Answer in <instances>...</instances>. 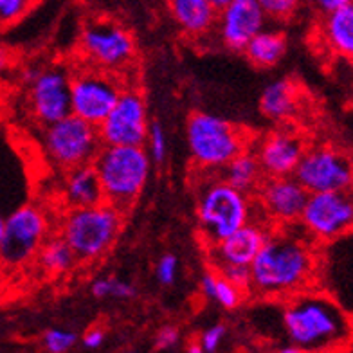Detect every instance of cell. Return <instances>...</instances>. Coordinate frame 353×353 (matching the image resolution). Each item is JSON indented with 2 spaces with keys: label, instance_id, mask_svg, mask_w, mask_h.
I'll return each mask as SVG.
<instances>
[{
  "label": "cell",
  "instance_id": "obj_38",
  "mask_svg": "<svg viewBox=\"0 0 353 353\" xmlns=\"http://www.w3.org/2000/svg\"><path fill=\"white\" fill-rule=\"evenodd\" d=\"M40 70H42V69H40V67H33V65L28 67V69H26L22 72V79H23V81H26V83L29 85V83H31V81H33L34 78H37L38 74H40Z\"/></svg>",
  "mask_w": 353,
  "mask_h": 353
},
{
  "label": "cell",
  "instance_id": "obj_7",
  "mask_svg": "<svg viewBox=\"0 0 353 353\" xmlns=\"http://www.w3.org/2000/svg\"><path fill=\"white\" fill-rule=\"evenodd\" d=\"M42 146L56 166L70 170L92 163L101 148V139L98 126L69 114L60 121L46 126Z\"/></svg>",
  "mask_w": 353,
  "mask_h": 353
},
{
  "label": "cell",
  "instance_id": "obj_25",
  "mask_svg": "<svg viewBox=\"0 0 353 353\" xmlns=\"http://www.w3.org/2000/svg\"><path fill=\"white\" fill-rule=\"evenodd\" d=\"M38 261H40V267L51 274H61V272H67L74 267V263L78 261V258L74 256L72 249L69 247V243L63 240L61 236L49 238L42 243L40 251H38Z\"/></svg>",
  "mask_w": 353,
  "mask_h": 353
},
{
  "label": "cell",
  "instance_id": "obj_5",
  "mask_svg": "<svg viewBox=\"0 0 353 353\" xmlns=\"http://www.w3.org/2000/svg\"><path fill=\"white\" fill-rule=\"evenodd\" d=\"M190 155L204 170H222L247 146L245 132L210 112H193L186 125Z\"/></svg>",
  "mask_w": 353,
  "mask_h": 353
},
{
  "label": "cell",
  "instance_id": "obj_33",
  "mask_svg": "<svg viewBox=\"0 0 353 353\" xmlns=\"http://www.w3.org/2000/svg\"><path fill=\"white\" fill-rule=\"evenodd\" d=\"M176 272H179V260L173 254H164L159 258L157 265H155V278L161 285H173L176 279Z\"/></svg>",
  "mask_w": 353,
  "mask_h": 353
},
{
  "label": "cell",
  "instance_id": "obj_10",
  "mask_svg": "<svg viewBox=\"0 0 353 353\" xmlns=\"http://www.w3.org/2000/svg\"><path fill=\"white\" fill-rule=\"evenodd\" d=\"M81 52L92 67L119 72L135 58V40L128 29L112 20H92L81 31Z\"/></svg>",
  "mask_w": 353,
  "mask_h": 353
},
{
  "label": "cell",
  "instance_id": "obj_36",
  "mask_svg": "<svg viewBox=\"0 0 353 353\" xmlns=\"http://www.w3.org/2000/svg\"><path fill=\"white\" fill-rule=\"evenodd\" d=\"M103 341H105V332H103L101 328H90V330L85 332L83 335V344L85 348L88 350L99 348L103 344Z\"/></svg>",
  "mask_w": 353,
  "mask_h": 353
},
{
  "label": "cell",
  "instance_id": "obj_18",
  "mask_svg": "<svg viewBox=\"0 0 353 353\" xmlns=\"http://www.w3.org/2000/svg\"><path fill=\"white\" fill-rule=\"evenodd\" d=\"M269 231H265L263 225L256 222H249L240 229L225 236L216 243H211L210 258L213 269L222 265H249L252 263L254 256L258 254L260 247L263 245Z\"/></svg>",
  "mask_w": 353,
  "mask_h": 353
},
{
  "label": "cell",
  "instance_id": "obj_16",
  "mask_svg": "<svg viewBox=\"0 0 353 353\" xmlns=\"http://www.w3.org/2000/svg\"><path fill=\"white\" fill-rule=\"evenodd\" d=\"M305 150V143L296 132L274 130L260 143L256 159L261 173L267 176H290L296 172Z\"/></svg>",
  "mask_w": 353,
  "mask_h": 353
},
{
  "label": "cell",
  "instance_id": "obj_13",
  "mask_svg": "<svg viewBox=\"0 0 353 353\" xmlns=\"http://www.w3.org/2000/svg\"><path fill=\"white\" fill-rule=\"evenodd\" d=\"M99 139L110 146H143L148 135V110L141 90L125 88L98 126Z\"/></svg>",
  "mask_w": 353,
  "mask_h": 353
},
{
  "label": "cell",
  "instance_id": "obj_1",
  "mask_svg": "<svg viewBox=\"0 0 353 353\" xmlns=\"http://www.w3.org/2000/svg\"><path fill=\"white\" fill-rule=\"evenodd\" d=\"M316 269V252L307 238L287 231L269 232L249 265L251 288L265 298H290L308 287Z\"/></svg>",
  "mask_w": 353,
  "mask_h": 353
},
{
  "label": "cell",
  "instance_id": "obj_28",
  "mask_svg": "<svg viewBox=\"0 0 353 353\" xmlns=\"http://www.w3.org/2000/svg\"><path fill=\"white\" fill-rule=\"evenodd\" d=\"M265 17L272 20H288L298 13L303 0H256Z\"/></svg>",
  "mask_w": 353,
  "mask_h": 353
},
{
  "label": "cell",
  "instance_id": "obj_45",
  "mask_svg": "<svg viewBox=\"0 0 353 353\" xmlns=\"http://www.w3.org/2000/svg\"><path fill=\"white\" fill-rule=\"evenodd\" d=\"M126 353H132V352H126Z\"/></svg>",
  "mask_w": 353,
  "mask_h": 353
},
{
  "label": "cell",
  "instance_id": "obj_31",
  "mask_svg": "<svg viewBox=\"0 0 353 353\" xmlns=\"http://www.w3.org/2000/svg\"><path fill=\"white\" fill-rule=\"evenodd\" d=\"M213 270H216L220 276H223L243 292L251 288V270L245 265H222V267H216Z\"/></svg>",
  "mask_w": 353,
  "mask_h": 353
},
{
  "label": "cell",
  "instance_id": "obj_23",
  "mask_svg": "<svg viewBox=\"0 0 353 353\" xmlns=\"http://www.w3.org/2000/svg\"><path fill=\"white\" fill-rule=\"evenodd\" d=\"M247 60L256 67H274L287 52V38L278 29H261L243 49Z\"/></svg>",
  "mask_w": 353,
  "mask_h": 353
},
{
  "label": "cell",
  "instance_id": "obj_43",
  "mask_svg": "<svg viewBox=\"0 0 353 353\" xmlns=\"http://www.w3.org/2000/svg\"><path fill=\"white\" fill-rule=\"evenodd\" d=\"M2 236H4V216L0 214V243H2Z\"/></svg>",
  "mask_w": 353,
  "mask_h": 353
},
{
  "label": "cell",
  "instance_id": "obj_32",
  "mask_svg": "<svg viewBox=\"0 0 353 353\" xmlns=\"http://www.w3.org/2000/svg\"><path fill=\"white\" fill-rule=\"evenodd\" d=\"M146 139L150 143V155H152V159H154L155 163H163L168 154V141L163 126L159 125V123H154L148 128Z\"/></svg>",
  "mask_w": 353,
  "mask_h": 353
},
{
  "label": "cell",
  "instance_id": "obj_21",
  "mask_svg": "<svg viewBox=\"0 0 353 353\" xmlns=\"http://www.w3.org/2000/svg\"><path fill=\"white\" fill-rule=\"evenodd\" d=\"M299 107V90L292 79H276L263 88L260 110L272 121H287Z\"/></svg>",
  "mask_w": 353,
  "mask_h": 353
},
{
  "label": "cell",
  "instance_id": "obj_12",
  "mask_svg": "<svg viewBox=\"0 0 353 353\" xmlns=\"http://www.w3.org/2000/svg\"><path fill=\"white\" fill-rule=\"evenodd\" d=\"M294 179L308 193L348 191L353 182L352 159L334 146H316L305 150Z\"/></svg>",
  "mask_w": 353,
  "mask_h": 353
},
{
  "label": "cell",
  "instance_id": "obj_22",
  "mask_svg": "<svg viewBox=\"0 0 353 353\" xmlns=\"http://www.w3.org/2000/svg\"><path fill=\"white\" fill-rule=\"evenodd\" d=\"M321 37L325 46L334 54L343 58H352L353 54V4L344 6L339 10L325 14V22L321 29Z\"/></svg>",
  "mask_w": 353,
  "mask_h": 353
},
{
  "label": "cell",
  "instance_id": "obj_3",
  "mask_svg": "<svg viewBox=\"0 0 353 353\" xmlns=\"http://www.w3.org/2000/svg\"><path fill=\"white\" fill-rule=\"evenodd\" d=\"M92 163L101 184L103 200L119 211L128 210L139 199L152 168L143 146L105 144Z\"/></svg>",
  "mask_w": 353,
  "mask_h": 353
},
{
  "label": "cell",
  "instance_id": "obj_24",
  "mask_svg": "<svg viewBox=\"0 0 353 353\" xmlns=\"http://www.w3.org/2000/svg\"><path fill=\"white\" fill-rule=\"evenodd\" d=\"M223 170V181L231 184L232 188H236L240 191H249L260 184L261 179V168L256 154L242 150L240 154L229 161Z\"/></svg>",
  "mask_w": 353,
  "mask_h": 353
},
{
  "label": "cell",
  "instance_id": "obj_2",
  "mask_svg": "<svg viewBox=\"0 0 353 353\" xmlns=\"http://www.w3.org/2000/svg\"><path fill=\"white\" fill-rule=\"evenodd\" d=\"M283 325L294 346L305 353L330 352L346 343L352 334L346 312L330 296L310 290L290 296L283 310Z\"/></svg>",
  "mask_w": 353,
  "mask_h": 353
},
{
  "label": "cell",
  "instance_id": "obj_29",
  "mask_svg": "<svg viewBox=\"0 0 353 353\" xmlns=\"http://www.w3.org/2000/svg\"><path fill=\"white\" fill-rule=\"evenodd\" d=\"M76 344V334L69 330L52 328L43 334V346L49 353H67Z\"/></svg>",
  "mask_w": 353,
  "mask_h": 353
},
{
  "label": "cell",
  "instance_id": "obj_39",
  "mask_svg": "<svg viewBox=\"0 0 353 353\" xmlns=\"http://www.w3.org/2000/svg\"><path fill=\"white\" fill-rule=\"evenodd\" d=\"M10 61H11L10 52L6 51L4 47H0V72H2V70H4L6 67L10 65Z\"/></svg>",
  "mask_w": 353,
  "mask_h": 353
},
{
  "label": "cell",
  "instance_id": "obj_44",
  "mask_svg": "<svg viewBox=\"0 0 353 353\" xmlns=\"http://www.w3.org/2000/svg\"><path fill=\"white\" fill-rule=\"evenodd\" d=\"M2 281H4V267L0 265V287H2Z\"/></svg>",
  "mask_w": 353,
  "mask_h": 353
},
{
  "label": "cell",
  "instance_id": "obj_8",
  "mask_svg": "<svg viewBox=\"0 0 353 353\" xmlns=\"http://www.w3.org/2000/svg\"><path fill=\"white\" fill-rule=\"evenodd\" d=\"M49 220L38 205L23 204L4 216V236L0 243V265L17 270L33 260L47 240Z\"/></svg>",
  "mask_w": 353,
  "mask_h": 353
},
{
  "label": "cell",
  "instance_id": "obj_40",
  "mask_svg": "<svg viewBox=\"0 0 353 353\" xmlns=\"http://www.w3.org/2000/svg\"><path fill=\"white\" fill-rule=\"evenodd\" d=\"M276 353H305L303 352V350H299L298 346H285V348H281V350H278V352Z\"/></svg>",
  "mask_w": 353,
  "mask_h": 353
},
{
  "label": "cell",
  "instance_id": "obj_14",
  "mask_svg": "<svg viewBox=\"0 0 353 353\" xmlns=\"http://www.w3.org/2000/svg\"><path fill=\"white\" fill-rule=\"evenodd\" d=\"M29 105L43 126L70 114V76L61 67H47L29 83Z\"/></svg>",
  "mask_w": 353,
  "mask_h": 353
},
{
  "label": "cell",
  "instance_id": "obj_26",
  "mask_svg": "<svg viewBox=\"0 0 353 353\" xmlns=\"http://www.w3.org/2000/svg\"><path fill=\"white\" fill-rule=\"evenodd\" d=\"M200 290L205 298L213 299L220 305V307L232 310V308L240 307V303L243 299V290L228 281V279L220 276L216 270H210L205 272L200 279Z\"/></svg>",
  "mask_w": 353,
  "mask_h": 353
},
{
  "label": "cell",
  "instance_id": "obj_41",
  "mask_svg": "<svg viewBox=\"0 0 353 353\" xmlns=\"http://www.w3.org/2000/svg\"><path fill=\"white\" fill-rule=\"evenodd\" d=\"M211 4L214 6V8H216V10H222V8H225V6L229 4V2H231V0H210Z\"/></svg>",
  "mask_w": 353,
  "mask_h": 353
},
{
  "label": "cell",
  "instance_id": "obj_9",
  "mask_svg": "<svg viewBox=\"0 0 353 353\" xmlns=\"http://www.w3.org/2000/svg\"><path fill=\"white\" fill-rule=\"evenodd\" d=\"M125 90L116 72L87 67L70 76V114L99 126Z\"/></svg>",
  "mask_w": 353,
  "mask_h": 353
},
{
  "label": "cell",
  "instance_id": "obj_19",
  "mask_svg": "<svg viewBox=\"0 0 353 353\" xmlns=\"http://www.w3.org/2000/svg\"><path fill=\"white\" fill-rule=\"evenodd\" d=\"M168 8L176 26L193 38L210 34L219 19V10L210 0H168Z\"/></svg>",
  "mask_w": 353,
  "mask_h": 353
},
{
  "label": "cell",
  "instance_id": "obj_34",
  "mask_svg": "<svg viewBox=\"0 0 353 353\" xmlns=\"http://www.w3.org/2000/svg\"><path fill=\"white\" fill-rule=\"evenodd\" d=\"M225 334H228V328L223 325H213L210 326V328H205L199 339L200 348L208 353H214L219 350L220 344H222Z\"/></svg>",
  "mask_w": 353,
  "mask_h": 353
},
{
  "label": "cell",
  "instance_id": "obj_6",
  "mask_svg": "<svg viewBox=\"0 0 353 353\" xmlns=\"http://www.w3.org/2000/svg\"><path fill=\"white\" fill-rule=\"evenodd\" d=\"M196 216L205 243H216L251 220V202L243 191L223 181H211L200 191Z\"/></svg>",
  "mask_w": 353,
  "mask_h": 353
},
{
  "label": "cell",
  "instance_id": "obj_37",
  "mask_svg": "<svg viewBox=\"0 0 353 353\" xmlns=\"http://www.w3.org/2000/svg\"><path fill=\"white\" fill-rule=\"evenodd\" d=\"M312 4L316 6L323 14H328L332 11L339 10V8L352 4V0H312Z\"/></svg>",
  "mask_w": 353,
  "mask_h": 353
},
{
  "label": "cell",
  "instance_id": "obj_30",
  "mask_svg": "<svg viewBox=\"0 0 353 353\" xmlns=\"http://www.w3.org/2000/svg\"><path fill=\"white\" fill-rule=\"evenodd\" d=\"M37 0H0V26L19 22Z\"/></svg>",
  "mask_w": 353,
  "mask_h": 353
},
{
  "label": "cell",
  "instance_id": "obj_15",
  "mask_svg": "<svg viewBox=\"0 0 353 353\" xmlns=\"http://www.w3.org/2000/svg\"><path fill=\"white\" fill-rule=\"evenodd\" d=\"M265 23L267 17L256 0H231L219 11L216 29L223 46L243 52L249 40L265 29Z\"/></svg>",
  "mask_w": 353,
  "mask_h": 353
},
{
  "label": "cell",
  "instance_id": "obj_42",
  "mask_svg": "<svg viewBox=\"0 0 353 353\" xmlns=\"http://www.w3.org/2000/svg\"><path fill=\"white\" fill-rule=\"evenodd\" d=\"M188 353H208V352H204V350L200 348L199 343H193L188 346Z\"/></svg>",
  "mask_w": 353,
  "mask_h": 353
},
{
  "label": "cell",
  "instance_id": "obj_35",
  "mask_svg": "<svg viewBox=\"0 0 353 353\" xmlns=\"http://www.w3.org/2000/svg\"><path fill=\"white\" fill-rule=\"evenodd\" d=\"M179 337H181L179 328H175V326H164L155 335V346L159 350H170L179 343Z\"/></svg>",
  "mask_w": 353,
  "mask_h": 353
},
{
  "label": "cell",
  "instance_id": "obj_17",
  "mask_svg": "<svg viewBox=\"0 0 353 353\" xmlns=\"http://www.w3.org/2000/svg\"><path fill=\"white\" fill-rule=\"evenodd\" d=\"M261 205L270 219L290 225L298 222L303 205L308 199V191L290 176H269L260 188Z\"/></svg>",
  "mask_w": 353,
  "mask_h": 353
},
{
  "label": "cell",
  "instance_id": "obj_20",
  "mask_svg": "<svg viewBox=\"0 0 353 353\" xmlns=\"http://www.w3.org/2000/svg\"><path fill=\"white\" fill-rule=\"evenodd\" d=\"M63 199L70 210L103 202V190L92 164L70 168L63 184Z\"/></svg>",
  "mask_w": 353,
  "mask_h": 353
},
{
  "label": "cell",
  "instance_id": "obj_11",
  "mask_svg": "<svg viewBox=\"0 0 353 353\" xmlns=\"http://www.w3.org/2000/svg\"><path fill=\"white\" fill-rule=\"evenodd\" d=\"M303 229L317 242H334L352 231L353 204L348 191L308 193L299 214Z\"/></svg>",
  "mask_w": 353,
  "mask_h": 353
},
{
  "label": "cell",
  "instance_id": "obj_27",
  "mask_svg": "<svg viewBox=\"0 0 353 353\" xmlns=\"http://www.w3.org/2000/svg\"><path fill=\"white\" fill-rule=\"evenodd\" d=\"M92 294L96 298H116V299H130L134 298L137 290L128 281H121L116 278H101L92 283Z\"/></svg>",
  "mask_w": 353,
  "mask_h": 353
},
{
  "label": "cell",
  "instance_id": "obj_4",
  "mask_svg": "<svg viewBox=\"0 0 353 353\" xmlns=\"http://www.w3.org/2000/svg\"><path fill=\"white\" fill-rule=\"evenodd\" d=\"M123 229V211L108 202L76 208L61 222V238L81 261L99 260L116 243Z\"/></svg>",
  "mask_w": 353,
  "mask_h": 353
}]
</instances>
